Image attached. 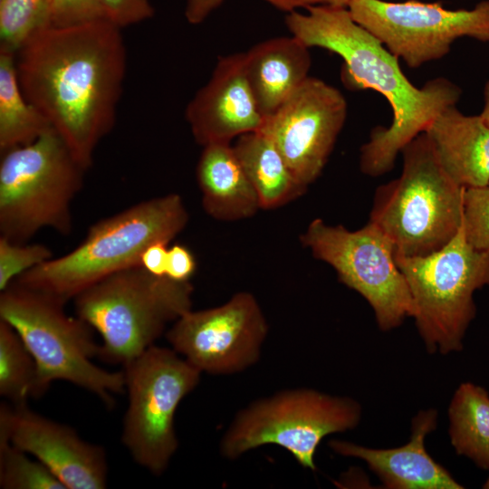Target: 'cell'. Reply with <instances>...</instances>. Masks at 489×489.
Masks as SVG:
<instances>
[{"mask_svg":"<svg viewBox=\"0 0 489 489\" xmlns=\"http://www.w3.org/2000/svg\"><path fill=\"white\" fill-rule=\"evenodd\" d=\"M400 154L401 174L376 189L369 221L390 241L395 256H425L462 227L465 187L444 169L425 132Z\"/></svg>","mask_w":489,"mask_h":489,"instance_id":"4","label":"cell"},{"mask_svg":"<svg viewBox=\"0 0 489 489\" xmlns=\"http://www.w3.org/2000/svg\"><path fill=\"white\" fill-rule=\"evenodd\" d=\"M0 236L26 243L43 228L67 235L86 171L53 129L1 153Z\"/></svg>","mask_w":489,"mask_h":489,"instance_id":"7","label":"cell"},{"mask_svg":"<svg viewBox=\"0 0 489 489\" xmlns=\"http://www.w3.org/2000/svg\"><path fill=\"white\" fill-rule=\"evenodd\" d=\"M99 21H107L100 0H51L48 26L72 27Z\"/></svg>","mask_w":489,"mask_h":489,"instance_id":"29","label":"cell"},{"mask_svg":"<svg viewBox=\"0 0 489 489\" xmlns=\"http://www.w3.org/2000/svg\"><path fill=\"white\" fill-rule=\"evenodd\" d=\"M0 441V487L2 489H66L40 461Z\"/></svg>","mask_w":489,"mask_h":489,"instance_id":"26","label":"cell"},{"mask_svg":"<svg viewBox=\"0 0 489 489\" xmlns=\"http://www.w3.org/2000/svg\"><path fill=\"white\" fill-rule=\"evenodd\" d=\"M197 269L193 253L185 245L175 244L168 248L166 276L178 282L190 281Z\"/></svg>","mask_w":489,"mask_h":489,"instance_id":"32","label":"cell"},{"mask_svg":"<svg viewBox=\"0 0 489 489\" xmlns=\"http://www.w3.org/2000/svg\"><path fill=\"white\" fill-rule=\"evenodd\" d=\"M51 0H0V52L15 54L36 31L48 26Z\"/></svg>","mask_w":489,"mask_h":489,"instance_id":"25","label":"cell"},{"mask_svg":"<svg viewBox=\"0 0 489 489\" xmlns=\"http://www.w3.org/2000/svg\"><path fill=\"white\" fill-rule=\"evenodd\" d=\"M52 126L25 98L14 53L0 52V150L29 144Z\"/></svg>","mask_w":489,"mask_h":489,"instance_id":"23","label":"cell"},{"mask_svg":"<svg viewBox=\"0 0 489 489\" xmlns=\"http://www.w3.org/2000/svg\"><path fill=\"white\" fill-rule=\"evenodd\" d=\"M233 145L259 197L261 209H275L302 196L307 187L294 176L273 142L261 130L243 134Z\"/></svg>","mask_w":489,"mask_h":489,"instance_id":"21","label":"cell"},{"mask_svg":"<svg viewBox=\"0 0 489 489\" xmlns=\"http://www.w3.org/2000/svg\"><path fill=\"white\" fill-rule=\"evenodd\" d=\"M343 94L309 76L264 120L260 129L275 145L296 178L307 187L321 174L345 124Z\"/></svg>","mask_w":489,"mask_h":489,"instance_id":"14","label":"cell"},{"mask_svg":"<svg viewBox=\"0 0 489 489\" xmlns=\"http://www.w3.org/2000/svg\"><path fill=\"white\" fill-rule=\"evenodd\" d=\"M52 250L42 244L12 242L0 236V290L19 275L53 258Z\"/></svg>","mask_w":489,"mask_h":489,"instance_id":"27","label":"cell"},{"mask_svg":"<svg viewBox=\"0 0 489 489\" xmlns=\"http://www.w3.org/2000/svg\"><path fill=\"white\" fill-rule=\"evenodd\" d=\"M185 118L203 147L231 143L262 129L264 119L246 79L244 53L219 57L207 83L187 104Z\"/></svg>","mask_w":489,"mask_h":489,"instance_id":"16","label":"cell"},{"mask_svg":"<svg viewBox=\"0 0 489 489\" xmlns=\"http://www.w3.org/2000/svg\"><path fill=\"white\" fill-rule=\"evenodd\" d=\"M479 115L484 123L489 127V79L484 87V106Z\"/></svg>","mask_w":489,"mask_h":489,"instance_id":"34","label":"cell"},{"mask_svg":"<svg viewBox=\"0 0 489 489\" xmlns=\"http://www.w3.org/2000/svg\"><path fill=\"white\" fill-rule=\"evenodd\" d=\"M347 8L354 21L413 69L445 57L459 38L489 43V0L457 10L417 0H351Z\"/></svg>","mask_w":489,"mask_h":489,"instance_id":"12","label":"cell"},{"mask_svg":"<svg viewBox=\"0 0 489 489\" xmlns=\"http://www.w3.org/2000/svg\"><path fill=\"white\" fill-rule=\"evenodd\" d=\"M449 438L458 455L489 471V393L482 386L464 382L448 407Z\"/></svg>","mask_w":489,"mask_h":489,"instance_id":"22","label":"cell"},{"mask_svg":"<svg viewBox=\"0 0 489 489\" xmlns=\"http://www.w3.org/2000/svg\"><path fill=\"white\" fill-rule=\"evenodd\" d=\"M425 133L442 167L459 186H489V127L480 115H465L451 105Z\"/></svg>","mask_w":489,"mask_h":489,"instance_id":"18","label":"cell"},{"mask_svg":"<svg viewBox=\"0 0 489 489\" xmlns=\"http://www.w3.org/2000/svg\"><path fill=\"white\" fill-rule=\"evenodd\" d=\"M437 425V411H419L411 422L409 441L396 448L375 449L333 439L330 447L342 456L363 460L388 489H462L451 474L425 447V438Z\"/></svg>","mask_w":489,"mask_h":489,"instance_id":"17","label":"cell"},{"mask_svg":"<svg viewBox=\"0 0 489 489\" xmlns=\"http://www.w3.org/2000/svg\"><path fill=\"white\" fill-rule=\"evenodd\" d=\"M267 333L268 323L256 298L240 292L220 306L185 312L166 337L201 373L230 375L258 362Z\"/></svg>","mask_w":489,"mask_h":489,"instance_id":"13","label":"cell"},{"mask_svg":"<svg viewBox=\"0 0 489 489\" xmlns=\"http://www.w3.org/2000/svg\"><path fill=\"white\" fill-rule=\"evenodd\" d=\"M122 367L128 408L121 441L139 465L159 475L178 447L176 411L201 372L172 348L156 345Z\"/></svg>","mask_w":489,"mask_h":489,"instance_id":"10","label":"cell"},{"mask_svg":"<svg viewBox=\"0 0 489 489\" xmlns=\"http://www.w3.org/2000/svg\"><path fill=\"white\" fill-rule=\"evenodd\" d=\"M323 4L337 6V7H347L351 0H322Z\"/></svg>","mask_w":489,"mask_h":489,"instance_id":"35","label":"cell"},{"mask_svg":"<svg viewBox=\"0 0 489 489\" xmlns=\"http://www.w3.org/2000/svg\"><path fill=\"white\" fill-rule=\"evenodd\" d=\"M0 441L43 464L66 489H103L108 463L103 447L83 440L69 426L30 410L26 404L0 407Z\"/></svg>","mask_w":489,"mask_h":489,"instance_id":"15","label":"cell"},{"mask_svg":"<svg viewBox=\"0 0 489 489\" xmlns=\"http://www.w3.org/2000/svg\"><path fill=\"white\" fill-rule=\"evenodd\" d=\"M483 488L484 489H489V476L486 479V481L484 482V484H483Z\"/></svg>","mask_w":489,"mask_h":489,"instance_id":"36","label":"cell"},{"mask_svg":"<svg viewBox=\"0 0 489 489\" xmlns=\"http://www.w3.org/2000/svg\"><path fill=\"white\" fill-rule=\"evenodd\" d=\"M35 361L16 331L0 320V395L13 405L34 398Z\"/></svg>","mask_w":489,"mask_h":489,"instance_id":"24","label":"cell"},{"mask_svg":"<svg viewBox=\"0 0 489 489\" xmlns=\"http://www.w3.org/2000/svg\"><path fill=\"white\" fill-rule=\"evenodd\" d=\"M168 244L158 242L149 245L142 254L141 266L154 275L166 276Z\"/></svg>","mask_w":489,"mask_h":489,"instance_id":"33","label":"cell"},{"mask_svg":"<svg viewBox=\"0 0 489 489\" xmlns=\"http://www.w3.org/2000/svg\"><path fill=\"white\" fill-rule=\"evenodd\" d=\"M462 225L472 246L489 250V186L465 188Z\"/></svg>","mask_w":489,"mask_h":489,"instance_id":"28","label":"cell"},{"mask_svg":"<svg viewBox=\"0 0 489 489\" xmlns=\"http://www.w3.org/2000/svg\"><path fill=\"white\" fill-rule=\"evenodd\" d=\"M120 30L108 21L46 26L14 54L25 98L86 170L116 120L127 66Z\"/></svg>","mask_w":489,"mask_h":489,"instance_id":"1","label":"cell"},{"mask_svg":"<svg viewBox=\"0 0 489 489\" xmlns=\"http://www.w3.org/2000/svg\"><path fill=\"white\" fill-rule=\"evenodd\" d=\"M194 287L157 276L141 265L115 273L73 299L75 315L101 338L99 357L124 366L144 352L166 327L192 309Z\"/></svg>","mask_w":489,"mask_h":489,"instance_id":"6","label":"cell"},{"mask_svg":"<svg viewBox=\"0 0 489 489\" xmlns=\"http://www.w3.org/2000/svg\"><path fill=\"white\" fill-rule=\"evenodd\" d=\"M204 210L220 221L252 217L261 209L257 193L231 143L204 146L197 166Z\"/></svg>","mask_w":489,"mask_h":489,"instance_id":"20","label":"cell"},{"mask_svg":"<svg viewBox=\"0 0 489 489\" xmlns=\"http://www.w3.org/2000/svg\"><path fill=\"white\" fill-rule=\"evenodd\" d=\"M360 404L349 397L312 388L280 391L240 410L220 442L222 456L235 460L264 445L288 451L303 468L316 470L314 456L322 439L355 428Z\"/></svg>","mask_w":489,"mask_h":489,"instance_id":"9","label":"cell"},{"mask_svg":"<svg viewBox=\"0 0 489 489\" xmlns=\"http://www.w3.org/2000/svg\"><path fill=\"white\" fill-rule=\"evenodd\" d=\"M188 218L178 194L140 201L94 223L74 249L14 281L66 303L101 280L141 265L144 251L155 243L169 244L185 229Z\"/></svg>","mask_w":489,"mask_h":489,"instance_id":"3","label":"cell"},{"mask_svg":"<svg viewBox=\"0 0 489 489\" xmlns=\"http://www.w3.org/2000/svg\"><path fill=\"white\" fill-rule=\"evenodd\" d=\"M106 20L122 29L154 15L150 0H100Z\"/></svg>","mask_w":489,"mask_h":489,"instance_id":"30","label":"cell"},{"mask_svg":"<svg viewBox=\"0 0 489 489\" xmlns=\"http://www.w3.org/2000/svg\"><path fill=\"white\" fill-rule=\"evenodd\" d=\"M300 241L315 259L335 270L341 283L368 302L381 331H391L413 317L412 297L393 245L374 224L369 221L350 231L315 218Z\"/></svg>","mask_w":489,"mask_h":489,"instance_id":"11","label":"cell"},{"mask_svg":"<svg viewBox=\"0 0 489 489\" xmlns=\"http://www.w3.org/2000/svg\"><path fill=\"white\" fill-rule=\"evenodd\" d=\"M65 302L14 281L0 294V320L11 325L36 365L34 398L55 380H63L93 393L106 405L125 391L123 371H109L92 362L99 357L92 329L79 317L69 316Z\"/></svg>","mask_w":489,"mask_h":489,"instance_id":"5","label":"cell"},{"mask_svg":"<svg viewBox=\"0 0 489 489\" xmlns=\"http://www.w3.org/2000/svg\"><path fill=\"white\" fill-rule=\"evenodd\" d=\"M309 49L294 36L263 41L244 53V72L264 119L309 77Z\"/></svg>","mask_w":489,"mask_h":489,"instance_id":"19","label":"cell"},{"mask_svg":"<svg viewBox=\"0 0 489 489\" xmlns=\"http://www.w3.org/2000/svg\"><path fill=\"white\" fill-rule=\"evenodd\" d=\"M307 13H288L285 24L308 48L319 47L339 55L340 78L351 91L373 90L392 110L388 127H375L360 148V168L369 177L390 171L402 149L425 132L446 108L456 105L462 90L445 77L416 87L403 73L398 58L352 18L347 7L310 5Z\"/></svg>","mask_w":489,"mask_h":489,"instance_id":"2","label":"cell"},{"mask_svg":"<svg viewBox=\"0 0 489 489\" xmlns=\"http://www.w3.org/2000/svg\"><path fill=\"white\" fill-rule=\"evenodd\" d=\"M412 297L413 317L429 353L463 350L475 319V291L489 285V250L472 246L463 225L443 248L425 256H395Z\"/></svg>","mask_w":489,"mask_h":489,"instance_id":"8","label":"cell"},{"mask_svg":"<svg viewBox=\"0 0 489 489\" xmlns=\"http://www.w3.org/2000/svg\"><path fill=\"white\" fill-rule=\"evenodd\" d=\"M225 0H186L185 17L191 24L203 23ZM275 8L291 13L310 5L323 4L322 0H264Z\"/></svg>","mask_w":489,"mask_h":489,"instance_id":"31","label":"cell"}]
</instances>
